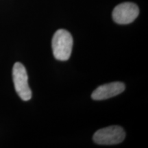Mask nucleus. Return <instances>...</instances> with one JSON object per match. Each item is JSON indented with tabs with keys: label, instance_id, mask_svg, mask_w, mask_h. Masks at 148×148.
<instances>
[{
	"label": "nucleus",
	"instance_id": "f257e3e1",
	"mask_svg": "<svg viewBox=\"0 0 148 148\" xmlns=\"http://www.w3.org/2000/svg\"><path fill=\"white\" fill-rule=\"evenodd\" d=\"M73 37L71 33L64 29H58L53 34L51 41L53 54L60 61L69 60L73 48Z\"/></svg>",
	"mask_w": 148,
	"mask_h": 148
},
{
	"label": "nucleus",
	"instance_id": "f03ea898",
	"mask_svg": "<svg viewBox=\"0 0 148 148\" xmlns=\"http://www.w3.org/2000/svg\"><path fill=\"white\" fill-rule=\"evenodd\" d=\"M12 77L16 92L23 101L32 98V91L28 84V76L25 66L21 62H16L12 69Z\"/></svg>",
	"mask_w": 148,
	"mask_h": 148
},
{
	"label": "nucleus",
	"instance_id": "20e7f679",
	"mask_svg": "<svg viewBox=\"0 0 148 148\" xmlns=\"http://www.w3.org/2000/svg\"><path fill=\"white\" fill-rule=\"evenodd\" d=\"M139 9L134 3L125 2L116 5L112 11V18L118 24H129L136 19Z\"/></svg>",
	"mask_w": 148,
	"mask_h": 148
},
{
	"label": "nucleus",
	"instance_id": "7ed1b4c3",
	"mask_svg": "<svg viewBox=\"0 0 148 148\" xmlns=\"http://www.w3.org/2000/svg\"><path fill=\"white\" fill-rule=\"evenodd\" d=\"M125 132L123 127L112 125L99 129L93 135V141L98 145H115L123 141Z\"/></svg>",
	"mask_w": 148,
	"mask_h": 148
},
{
	"label": "nucleus",
	"instance_id": "39448f33",
	"mask_svg": "<svg viewBox=\"0 0 148 148\" xmlns=\"http://www.w3.org/2000/svg\"><path fill=\"white\" fill-rule=\"evenodd\" d=\"M125 84L121 82H114L101 85L92 92L91 97L94 100H103L119 95L125 90Z\"/></svg>",
	"mask_w": 148,
	"mask_h": 148
}]
</instances>
